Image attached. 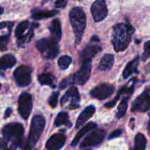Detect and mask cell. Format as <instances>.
<instances>
[{
    "instance_id": "obj_21",
    "label": "cell",
    "mask_w": 150,
    "mask_h": 150,
    "mask_svg": "<svg viewBox=\"0 0 150 150\" xmlns=\"http://www.w3.org/2000/svg\"><path fill=\"white\" fill-rule=\"evenodd\" d=\"M139 64V57H136L135 59H134V60L129 62L127 64H126V67L124 68L123 72V77L124 79H127L129 76H130L133 73H138V66Z\"/></svg>"
},
{
    "instance_id": "obj_43",
    "label": "cell",
    "mask_w": 150,
    "mask_h": 150,
    "mask_svg": "<svg viewBox=\"0 0 150 150\" xmlns=\"http://www.w3.org/2000/svg\"><path fill=\"white\" fill-rule=\"evenodd\" d=\"M0 89H1V83H0Z\"/></svg>"
},
{
    "instance_id": "obj_19",
    "label": "cell",
    "mask_w": 150,
    "mask_h": 150,
    "mask_svg": "<svg viewBox=\"0 0 150 150\" xmlns=\"http://www.w3.org/2000/svg\"><path fill=\"white\" fill-rule=\"evenodd\" d=\"M49 31L51 33V38L58 42L61 38L62 30L60 22L58 19H54L51 22L49 25Z\"/></svg>"
},
{
    "instance_id": "obj_23",
    "label": "cell",
    "mask_w": 150,
    "mask_h": 150,
    "mask_svg": "<svg viewBox=\"0 0 150 150\" xmlns=\"http://www.w3.org/2000/svg\"><path fill=\"white\" fill-rule=\"evenodd\" d=\"M58 14L57 10H38V11H33L32 13V18L35 20H41L44 18H49L53 17Z\"/></svg>"
},
{
    "instance_id": "obj_38",
    "label": "cell",
    "mask_w": 150,
    "mask_h": 150,
    "mask_svg": "<svg viewBox=\"0 0 150 150\" xmlns=\"http://www.w3.org/2000/svg\"><path fill=\"white\" fill-rule=\"evenodd\" d=\"M12 113V109L11 108H7L5 111V114H4V118H7V117H10V115Z\"/></svg>"
},
{
    "instance_id": "obj_24",
    "label": "cell",
    "mask_w": 150,
    "mask_h": 150,
    "mask_svg": "<svg viewBox=\"0 0 150 150\" xmlns=\"http://www.w3.org/2000/svg\"><path fill=\"white\" fill-rule=\"evenodd\" d=\"M54 125L59 127L61 125H66L67 127H71V123L69 120V114L68 113L61 111L57 114L55 120H54Z\"/></svg>"
},
{
    "instance_id": "obj_34",
    "label": "cell",
    "mask_w": 150,
    "mask_h": 150,
    "mask_svg": "<svg viewBox=\"0 0 150 150\" xmlns=\"http://www.w3.org/2000/svg\"><path fill=\"white\" fill-rule=\"evenodd\" d=\"M122 133V130L121 129H116V130H113L111 133L110 134L109 136L108 139H116V138L119 137V136L121 135Z\"/></svg>"
},
{
    "instance_id": "obj_42",
    "label": "cell",
    "mask_w": 150,
    "mask_h": 150,
    "mask_svg": "<svg viewBox=\"0 0 150 150\" xmlns=\"http://www.w3.org/2000/svg\"><path fill=\"white\" fill-rule=\"evenodd\" d=\"M3 12H4V9H3L2 7H1V6H0V15L2 14Z\"/></svg>"
},
{
    "instance_id": "obj_39",
    "label": "cell",
    "mask_w": 150,
    "mask_h": 150,
    "mask_svg": "<svg viewBox=\"0 0 150 150\" xmlns=\"http://www.w3.org/2000/svg\"><path fill=\"white\" fill-rule=\"evenodd\" d=\"M91 40H93V41H99V38L97 36H93L92 38H91Z\"/></svg>"
},
{
    "instance_id": "obj_41",
    "label": "cell",
    "mask_w": 150,
    "mask_h": 150,
    "mask_svg": "<svg viewBox=\"0 0 150 150\" xmlns=\"http://www.w3.org/2000/svg\"><path fill=\"white\" fill-rule=\"evenodd\" d=\"M149 116H150V114H149ZM148 132H149V135H150V120H149V125H148Z\"/></svg>"
},
{
    "instance_id": "obj_5",
    "label": "cell",
    "mask_w": 150,
    "mask_h": 150,
    "mask_svg": "<svg viewBox=\"0 0 150 150\" xmlns=\"http://www.w3.org/2000/svg\"><path fill=\"white\" fill-rule=\"evenodd\" d=\"M36 48L47 59H53L57 57L60 52L58 43L52 38L39 40L36 42Z\"/></svg>"
},
{
    "instance_id": "obj_11",
    "label": "cell",
    "mask_w": 150,
    "mask_h": 150,
    "mask_svg": "<svg viewBox=\"0 0 150 150\" xmlns=\"http://www.w3.org/2000/svg\"><path fill=\"white\" fill-rule=\"evenodd\" d=\"M91 73V61L82 62V67L72 76L73 83L77 85H83L89 79Z\"/></svg>"
},
{
    "instance_id": "obj_2",
    "label": "cell",
    "mask_w": 150,
    "mask_h": 150,
    "mask_svg": "<svg viewBox=\"0 0 150 150\" xmlns=\"http://www.w3.org/2000/svg\"><path fill=\"white\" fill-rule=\"evenodd\" d=\"M24 133V128L20 123H9L3 127L2 134L7 142V150H16L21 145Z\"/></svg>"
},
{
    "instance_id": "obj_29",
    "label": "cell",
    "mask_w": 150,
    "mask_h": 150,
    "mask_svg": "<svg viewBox=\"0 0 150 150\" xmlns=\"http://www.w3.org/2000/svg\"><path fill=\"white\" fill-rule=\"evenodd\" d=\"M71 63V57L67 55L60 57L57 62L59 68L62 70H66L70 66Z\"/></svg>"
},
{
    "instance_id": "obj_13",
    "label": "cell",
    "mask_w": 150,
    "mask_h": 150,
    "mask_svg": "<svg viewBox=\"0 0 150 150\" xmlns=\"http://www.w3.org/2000/svg\"><path fill=\"white\" fill-rule=\"evenodd\" d=\"M114 92V86L108 83H101L91 91V95L93 98L101 100L107 99Z\"/></svg>"
},
{
    "instance_id": "obj_27",
    "label": "cell",
    "mask_w": 150,
    "mask_h": 150,
    "mask_svg": "<svg viewBox=\"0 0 150 150\" xmlns=\"http://www.w3.org/2000/svg\"><path fill=\"white\" fill-rule=\"evenodd\" d=\"M129 98V96L124 97L121 100L120 103H119V106H118V111L116 114V117L118 119H120L121 117H123L124 116V114H126V109H127V103Z\"/></svg>"
},
{
    "instance_id": "obj_33",
    "label": "cell",
    "mask_w": 150,
    "mask_h": 150,
    "mask_svg": "<svg viewBox=\"0 0 150 150\" xmlns=\"http://www.w3.org/2000/svg\"><path fill=\"white\" fill-rule=\"evenodd\" d=\"M71 83H73V80H72V76H70V77L66 78L64 80L60 82L59 87H60V89H63L66 87H67V86Z\"/></svg>"
},
{
    "instance_id": "obj_36",
    "label": "cell",
    "mask_w": 150,
    "mask_h": 150,
    "mask_svg": "<svg viewBox=\"0 0 150 150\" xmlns=\"http://www.w3.org/2000/svg\"><path fill=\"white\" fill-rule=\"evenodd\" d=\"M66 4H67V1H63V0H59V1H56L54 3V5L57 8H63V7H66Z\"/></svg>"
},
{
    "instance_id": "obj_1",
    "label": "cell",
    "mask_w": 150,
    "mask_h": 150,
    "mask_svg": "<svg viewBox=\"0 0 150 150\" xmlns=\"http://www.w3.org/2000/svg\"><path fill=\"white\" fill-rule=\"evenodd\" d=\"M134 32L135 29L129 23H119L115 25L111 36L114 51L116 52L125 51L131 42Z\"/></svg>"
},
{
    "instance_id": "obj_4",
    "label": "cell",
    "mask_w": 150,
    "mask_h": 150,
    "mask_svg": "<svg viewBox=\"0 0 150 150\" xmlns=\"http://www.w3.org/2000/svg\"><path fill=\"white\" fill-rule=\"evenodd\" d=\"M45 119L41 115H36L31 121L29 136L23 145L24 150H32L41 137L45 127Z\"/></svg>"
},
{
    "instance_id": "obj_32",
    "label": "cell",
    "mask_w": 150,
    "mask_h": 150,
    "mask_svg": "<svg viewBox=\"0 0 150 150\" xmlns=\"http://www.w3.org/2000/svg\"><path fill=\"white\" fill-rule=\"evenodd\" d=\"M150 56V40L146 41L144 44V52L142 55V59L145 61Z\"/></svg>"
},
{
    "instance_id": "obj_6",
    "label": "cell",
    "mask_w": 150,
    "mask_h": 150,
    "mask_svg": "<svg viewBox=\"0 0 150 150\" xmlns=\"http://www.w3.org/2000/svg\"><path fill=\"white\" fill-rule=\"evenodd\" d=\"M79 103H80V95L77 88L75 86H71L69 88L60 101L62 106L71 110L79 108Z\"/></svg>"
},
{
    "instance_id": "obj_40",
    "label": "cell",
    "mask_w": 150,
    "mask_h": 150,
    "mask_svg": "<svg viewBox=\"0 0 150 150\" xmlns=\"http://www.w3.org/2000/svg\"><path fill=\"white\" fill-rule=\"evenodd\" d=\"M146 70L147 73H150V62L149 64L146 66Z\"/></svg>"
},
{
    "instance_id": "obj_16",
    "label": "cell",
    "mask_w": 150,
    "mask_h": 150,
    "mask_svg": "<svg viewBox=\"0 0 150 150\" xmlns=\"http://www.w3.org/2000/svg\"><path fill=\"white\" fill-rule=\"evenodd\" d=\"M96 111V108L94 105H91L89 106L86 107L83 111H82L78 117L77 120L76 122V127L79 128L82 125H83L94 114Z\"/></svg>"
},
{
    "instance_id": "obj_30",
    "label": "cell",
    "mask_w": 150,
    "mask_h": 150,
    "mask_svg": "<svg viewBox=\"0 0 150 150\" xmlns=\"http://www.w3.org/2000/svg\"><path fill=\"white\" fill-rule=\"evenodd\" d=\"M10 41V35L0 36V51H5L7 45Z\"/></svg>"
},
{
    "instance_id": "obj_7",
    "label": "cell",
    "mask_w": 150,
    "mask_h": 150,
    "mask_svg": "<svg viewBox=\"0 0 150 150\" xmlns=\"http://www.w3.org/2000/svg\"><path fill=\"white\" fill-rule=\"evenodd\" d=\"M150 109V86L146 87L144 92L132 103V112H146Z\"/></svg>"
},
{
    "instance_id": "obj_12",
    "label": "cell",
    "mask_w": 150,
    "mask_h": 150,
    "mask_svg": "<svg viewBox=\"0 0 150 150\" xmlns=\"http://www.w3.org/2000/svg\"><path fill=\"white\" fill-rule=\"evenodd\" d=\"M91 14L95 22L104 20L108 14L107 4L104 0H97L92 4L91 7Z\"/></svg>"
},
{
    "instance_id": "obj_26",
    "label": "cell",
    "mask_w": 150,
    "mask_h": 150,
    "mask_svg": "<svg viewBox=\"0 0 150 150\" xmlns=\"http://www.w3.org/2000/svg\"><path fill=\"white\" fill-rule=\"evenodd\" d=\"M29 23L28 21H24L21 22L16 27V31H15V35L18 40H20L21 38L24 36V33L26 29L29 28Z\"/></svg>"
},
{
    "instance_id": "obj_8",
    "label": "cell",
    "mask_w": 150,
    "mask_h": 150,
    "mask_svg": "<svg viewBox=\"0 0 150 150\" xmlns=\"http://www.w3.org/2000/svg\"><path fill=\"white\" fill-rule=\"evenodd\" d=\"M18 111L24 120H27L32 108V98L30 94L24 92L19 96L18 101Z\"/></svg>"
},
{
    "instance_id": "obj_22",
    "label": "cell",
    "mask_w": 150,
    "mask_h": 150,
    "mask_svg": "<svg viewBox=\"0 0 150 150\" xmlns=\"http://www.w3.org/2000/svg\"><path fill=\"white\" fill-rule=\"evenodd\" d=\"M38 80L41 85H46L51 88L56 87V79L51 73H43L38 76Z\"/></svg>"
},
{
    "instance_id": "obj_20",
    "label": "cell",
    "mask_w": 150,
    "mask_h": 150,
    "mask_svg": "<svg viewBox=\"0 0 150 150\" xmlns=\"http://www.w3.org/2000/svg\"><path fill=\"white\" fill-rule=\"evenodd\" d=\"M16 59L12 54H5L0 58V70H5L16 64Z\"/></svg>"
},
{
    "instance_id": "obj_9",
    "label": "cell",
    "mask_w": 150,
    "mask_h": 150,
    "mask_svg": "<svg viewBox=\"0 0 150 150\" xmlns=\"http://www.w3.org/2000/svg\"><path fill=\"white\" fill-rule=\"evenodd\" d=\"M13 76L18 86H27L31 83V69L26 65L19 66L13 73Z\"/></svg>"
},
{
    "instance_id": "obj_44",
    "label": "cell",
    "mask_w": 150,
    "mask_h": 150,
    "mask_svg": "<svg viewBox=\"0 0 150 150\" xmlns=\"http://www.w3.org/2000/svg\"><path fill=\"white\" fill-rule=\"evenodd\" d=\"M89 150H91V149H89Z\"/></svg>"
},
{
    "instance_id": "obj_35",
    "label": "cell",
    "mask_w": 150,
    "mask_h": 150,
    "mask_svg": "<svg viewBox=\"0 0 150 150\" xmlns=\"http://www.w3.org/2000/svg\"><path fill=\"white\" fill-rule=\"evenodd\" d=\"M13 22L10 21H4V22H0V29H2L4 28H8L9 30L11 31L12 27L13 26Z\"/></svg>"
},
{
    "instance_id": "obj_3",
    "label": "cell",
    "mask_w": 150,
    "mask_h": 150,
    "mask_svg": "<svg viewBox=\"0 0 150 150\" xmlns=\"http://www.w3.org/2000/svg\"><path fill=\"white\" fill-rule=\"evenodd\" d=\"M69 20L74 33V45L76 46L82 40V35L86 26V16L85 12L80 7H74L69 13Z\"/></svg>"
},
{
    "instance_id": "obj_25",
    "label": "cell",
    "mask_w": 150,
    "mask_h": 150,
    "mask_svg": "<svg viewBox=\"0 0 150 150\" xmlns=\"http://www.w3.org/2000/svg\"><path fill=\"white\" fill-rule=\"evenodd\" d=\"M146 146V139L142 133H138L135 137L134 150H145Z\"/></svg>"
},
{
    "instance_id": "obj_14",
    "label": "cell",
    "mask_w": 150,
    "mask_h": 150,
    "mask_svg": "<svg viewBox=\"0 0 150 150\" xmlns=\"http://www.w3.org/2000/svg\"><path fill=\"white\" fill-rule=\"evenodd\" d=\"M66 138L63 133H54L46 143L48 150H60L66 144Z\"/></svg>"
},
{
    "instance_id": "obj_37",
    "label": "cell",
    "mask_w": 150,
    "mask_h": 150,
    "mask_svg": "<svg viewBox=\"0 0 150 150\" xmlns=\"http://www.w3.org/2000/svg\"><path fill=\"white\" fill-rule=\"evenodd\" d=\"M7 142L5 139H0V150H7Z\"/></svg>"
},
{
    "instance_id": "obj_15",
    "label": "cell",
    "mask_w": 150,
    "mask_h": 150,
    "mask_svg": "<svg viewBox=\"0 0 150 150\" xmlns=\"http://www.w3.org/2000/svg\"><path fill=\"white\" fill-rule=\"evenodd\" d=\"M101 51V48L99 45H89L80 52V59H82V62L91 61V59Z\"/></svg>"
},
{
    "instance_id": "obj_10",
    "label": "cell",
    "mask_w": 150,
    "mask_h": 150,
    "mask_svg": "<svg viewBox=\"0 0 150 150\" xmlns=\"http://www.w3.org/2000/svg\"><path fill=\"white\" fill-rule=\"evenodd\" d=\"M106 131L103 129H96L84 139L80 144V148L95 146L100 144L105 137Z\"/></svg>"
},
{
    "instance_id": "obj_18",
    "label": "cell",
    "mask_w": 150,
    "mask_h": 150,
    "mask_svg": "<svg viewBox=\"0 0 150 150\" xmlns=\"http://www.w3.org/2000/svg\"><path fill=\"white\" fill-rule=\"evenodd\" d=\"M96 127V124L94 122H89L86 125L84 126L82 128H81L79 130V131L76 133L75 137L74 138L73 141H72L71 144V146H76L77 145V144L79 143V141H80L81 138L83 137L84 135H85L87 133L91 131V130L95 129Z\"/></svg>"
},
{
    "instance_id": "obj_17",
    "label": "cell",
    "mask_w": 150,
    "mask_h": 150,
    "mask_svg": "<svg viewBox=\"0 0 150 150\" xmlns=\"http://www.w3.org/2000/svg\"><path fill=\"white\" fill-rule=\"evenodd\" d=\"M114 63V56L110 54H106L100 59L98 65V70L100 71H107L111 70Z\"/></svg>"
},
{
    "instance_id": "obj_28",
    "label": "cell",
    "mask_w": 150,
    "mask_h": 150,
    "mask_svg": "<svg viewBox=\"0 0 150 150\" xmlns=\"http://www.w3.org/2000/svg\"><path fill=\"white\" fill-rule=\"evenodd\" d=\"M34 29H35V24H32L27 33L23 38H21L20 40H18L17 44L19 47H24L25 44L27 43L31 40L32 37L34 36Z\"/></svg>"
},
{
    "instance_id": "obj_31",
    "label": "cell",
    "mask_w": 150,
    "mask_h": 150,
    "mask_svg": "<svg viewBox=\"0 0 150 150\" xmlns=\"http://www.w3.org/2000/svg\"><path fill=\"white\" fill-rule=\"evenodd\" d=\"M58 98H59V93L58 92H54L51 94L50 96L49 99V104L51 108H55L57 105V102H58Z\"/></svg>"
}]
</instances>
